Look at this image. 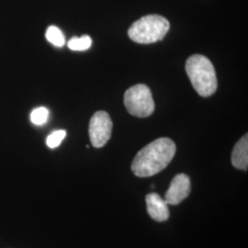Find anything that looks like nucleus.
<instances>
[{"instance_id": "nucleus-1", "label": "nucleus", "mask_w": 248, "mask_h": 248, "mask_svg": "<svg viewBox=\"0 0 248 248\" xmlns=\"http://www.w3.org/2000/svg\"><path fill=\"white\" fill-rule=\"evenodd\" d=\"M176 144L171 139L163 137L144 146L135 155L132 170L139 177H152L166 169L176 154Z\"/></svg>"}, {"instance_id": "nucleus-2", "label": "nucleus", "mask_w": 248, "mask_h": 248, "mask_svg": "<svg viewBox=\"0 0 248 248\" xmlns=\"http://www.w3.org/2000/svg\"><path fill=\"white\" fill-rule=\"evenodd\" d=\"M186 72L198 94L208 98L217 89V78L213 62L202 54L191 55L186 62Z\"/></svg>"}, {"instance_id": "nucleus-3", "label": "nucleus", "mask_w": 248, "mask_h": 248, "mask_svg": "<svg viewBox=\"0 0 248 248\" xmlns=\"http://www.w3.org/2000/svg\"><path fill=\"white\" fill-rule=\"evenodd\" d=\"M170 28L169 20L160 15H148L138 19L128 31L130 39L138 44L149 45L161 41Z\"/></svg>"}, {"instance_id": "nucleus-4", "label": "nucleus", "mask_w": 248, "mask_h": 248, "mask_svg": "<svg viewBox=\"0 0 248 248\" xmlns=\"http://www.w3.org/2000/svg\"><path fill=\"white\" fill-rule=\"evenodd\" d=\"M124 105L131 115L145 118L155 110V102L149 88L143 84L135 85L124 94Z\"/></svg>"}, {"instance_id": "nucleus-5", "label": "nucleus", "mask_w": 248, "mask_h": 248, "mask_svg": "<svg viewBox=\"0 0 248 248\" xmlns=\"http://www.w3.org/2000/svg\"><path fill=\"white\" fill-rule=\"evenodd\" d=\"M113 124L109 115L105 111H98L89 122L90 142L96 148L103 147L111 137Z\"/></svg>"}, {"instance_id": "nucleus-6", "label": "nucleus", "mask_w": 248, "mask_h": 248, "mask_svg": "<svg viewBox=\"0 0 248 248\" xmlns=\"http://www.w3.org/2000/svg\"><path fill=\"white\" fill-rule=\"evenodd\" d=\"M191 191L190 178L186 174H178L173 178L165 196L168 204L177 205L186 199Z\"/></svg>"}, {"instance_id": "nucleus-7", "label": "nucleus", "mask_w": 248, "mask_h": 248, "mask_svg": "<svg viewBox=\"0 0 248 248\" xmlns=\"http://www.w3.org/2000/svg\"><path fill=\"white\" fill-rule=\"evenodd\" d=\"M147 213L156 222H165L169 218V209L166 201L157 193H150L145 198Z\"/></svg>"}, {"instance_id": "nucleus-8", "label": "nucleus", "mask_w": 248, "mask_h": 248, "mask_svg": "<svg viewBox=\"0 0 248 248\" xmlns=\"http://www.w3.org/2000/svg\"><path fill=\"white\" fill-rule=\"evenodd\" d=\"M232 164L235 169L247 171L248 168V135H244L233 147Z\"/></svg>"}, {"instance_id": "nucleus-9", "label": "nucleus", "mask_w": 248, "mask_h": 248, "mask_svg": "<svg viewBox=\"0 0 248 248\" xmlns=\"http://www.w3.org/2000/svg\"><path fill=\"white\" fill-rule=\"evenodd\" d=\"M45 37L49 43L56 47H62L65 44V38L62 31L56 26L49 27L46 31Z\"/></svg>"}, {"instance_id": "nucleus-10", "label": "nucleus", "mask_w": 248, "mask_h": 248, "mask_svg": "<svg viewBox=\"0 0 248 248\" xmlns=\"http://www.w3.org/2000/svg\"><path fill=\"white\" fill-rule=\"evenodd\" d=\"M92 45V39L89 35L74 37L68 42V48L73 51H86Z\"/></svg>"}, {"instance_id": "nucleus-11", "label": "nucleus", "mask_w": 248, "mask_h": 248, "mask_svg": "<svg viewBox=\"0 0 248 248\" xmlns=\"http://www.w3.org/2000/svg\"><path fill=\"white\" fill-rule=\"evenodd\" d=\"M49 118V110L45 107L34 108L31 113V123L38 126H42L47 123Z\"/></svg>"}, {"instance_id": "nucleus-12", "label": "nucleus", "mask_w": 248, "mask_h": 248, "mask_svg": "<svg viewBox=\"0 0 248 248\" xmlns=\"http://www.w3.org/2000/svg\"><path fill=\"white\" fill-rule=\"evenodd\" d=\"M65 136H66V132L64 130L54 131L47 137L46 144L49 148H52V149L56 148L61 144V142L65 138Z\"/></svg>"}]
</instances>
